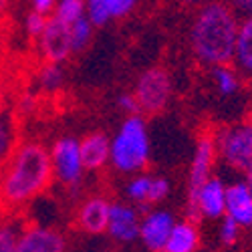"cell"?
I'll return each mask as SVG.
<instances>
[{
  "instance_id": "d6a6232c",
  "label": "cell",
  "mask_w": 252,
  "mask_h": 252,
  "mask_svg": "<svg viewBox=\"0 0 252 252\" xmlns=\"http://www.w3.org/2000/svg\"><path fill=\"white\" fill-rule=\"evenodd\" d=\"M242 178H244V182L252 188V165L248 167V170H244V172H242Z\"/></svg>"
},
{
  "instance_id": "4316f807",
  "label": "cell",
  "mask_w": 252,
  "mask_h": 252,
  "mask_svg": "<svg viewBox=\"0 0 252 252\" xmlns=\"http://www.w3.org/2000/svg\"><path fill=\"white\" fill-rule=\"evenodd\" d=\"M12 125L6 119H0V163H4L8 159V156L12 154L14 145H12Z\"/></svg>"
},
{
  "instance_id": "603a6c76",
  "label": "cell",
  "mask_w": 252,
  "mask_h": 252,
  "mask_svg": "<svg viewBox=\"0 0 252 252\" xmlns=\"http://www.w3.org/2000/svg\"><path fill=\"white\" fill-rule=\"evenodd\" d=\"M218 242L220 246L224 248H230V246H236L240 236H242V228L232 220V218H228V216H222L218 220Z\"/></svg>"
},
{
  "instance_id": "44dd1931",
  "label": "cell",
  "mask_w": 252,
  "mask_h": 252,
  "mask_svg": "<svg viewBox=\"0 0 252 252\" xmlns=\"http://www.w3.org/2000/svg\"><path fill=\"white\" fill-rule=\"evenodd\" d=\"M38 87L47 91V93H55L63 87L65 83V71H63V65H57V63H43L36 75Z\"/></svg>"
},
{
  "instance_id": "e0dca14e",
  "label": "cell",
  "mask_w": 252,
  "mask_h": 252,
  "mask_svg": "<svg viewBox=\"0 0 252 252\" xmlns=\"http://www.w3.org/2000/svg\"><path fill=\"white\" fill-rule=\"evenodd\" d=\"M232 65L236 67L242 79L252 81V16L240 18Z\"/></svg>"
},
{
  "instance_id": "d4e9b609",
  "label": "cell",
  "mask_w": 252,
  "mask_h": 252,
  "mask_svg": "<svg viewBox=\"0 0 252 252\" xmlns=\"http://www.w3.org/2000/svg\"><path fill=\"white\" fill-rule=\"evenodd\" d=\"M47 20H49V14H43V12L31 8V12L25 16V32H27V36L36 40L40 34H43V31L47 27Z\"/></svg>"
},
{
  "instance_id": "8992f818",
  "label": "cell",
  "mask_w": 252,
  "mask_h": 252,
  "mask_svg": "<svg viewBox=\"0 0 252 252\" xmlns=\"http://www.w3.org/2000/svg\"><path fill=\"white\" fill-rule=\"evenodd\" d=\"M216 159H218V150H216L214 131H202L196 137L194 154H192V159H190V167H188L186 208L192 206V202L196 200V194L204 186V182L214 176Z\"/></svg>"
},
{
  "instance_id": "f1b7e54d",
  "label": "cell",
  "mask_w": 252,
  "mask_h": 252,
  "mask_svg": "<svg viewBox=\"0 0 252 252\" xmlns=\"http://www.w3.org/2000/svg\"><path fill=\"white\" fill-rule=\"evenodd\" d=\"M117 109L121 113H125V115L139 113V105H137V99H135L133 91H125V93L117 95Z\"/></svg>"
},
{
  "instance_id": "9c48e42d",
  "label": "cell",
  "mask_w": 252,
  "mask_h": 252,
  "mask_svg": "<svg viewBox=\"0 0 252 252\" xmlns=\"http://www.w3.org/2000/svg\"><path fill=\"white\" fill-rule=\"evenodd\" d=\"M36 49H38V55L43 59V63L63 65L65 61H69L73 55L69 25H65L63 20L51 14L43 34L36 38Z\"/></svg>"
},
{
  "instance_id": "f546056e",
  "label": "cell",
  "mask_w": 252,
  "mask_h": 252,
  "mask_svg": "<svg viewBox=\"0 0 252 252\" xmlns=\"http://www.w3.org/2000/svg\"><path fill=\"white\" fill-rule=\"evenodd\" d=\"M226 2L238 14V18L252 16V0H226Z\"/></svg>"
},
{
  "instance_id": "2e32d148",
  "label": "cell",
  "mask_w": 252,
  "mask_h": 252,
  "mask_svg": "<svg viewBox=\"0 0 252 252\" xmlns=\"http://www.w3.org/2000/svg\"><path fill=\"white\" fill-rule=\"evenodd\" d=\"M202 244V232L196 220H176L170 236L165 240L163 252H198Z\"/></svg>"
},
{
  "instance_id": "d590c367",
  "label": "cell",
  "mask_w": 252,
  "mask_h": 252,
  "mask_svg": "<svg viewBox=\"0 0 252 252\" xmlns=\"http://www.w3.org/2000/svg\"><path fill=\"white\" fill-rule=\"evenodd\" d=\"M0 97H2V85H0Z\"/></svg>"
},
{
  "instance_id": "e575fe53",
  "label": "cell",
  "mask_w": 252,
  "mask_h": 252,
  "mask_svg": "<svg viewBox=\"0 0 252 252\" xmlns=\"http://www.w3.org/2000/svg\"><path fill=\"white\" fill-rule=\"evenodd\" d=\"M182 2H184V4H194V6H196V4L206 2V0H182Z\"/></svg>"
},
{
  "instance_id": "277c9868",
  "label": "cell",
  "mask_w": 252,
  "mask_h": 252,
  "mask_svg": "<svg viewBox=\"0 0 252 252\" xmlns=\"http://www.w3.org/2000/svg\"><path fill=\"white\" fill-rule=\"evenodd\" d=\"M218 159L232 172H244L252 165V119L226 123L214 131Z\"/></svg>"
},
{
  "instance_id": "7402d4cb",
  "label": "cell",
  "mask_w": 252,
  "mask_h": 252,
  "mask_svg": "<svg viewBox=\"0 0 252 252\" xmlns=\"http://www.w3.org/2000/svg\"><path fill=\"white\" fill-rule=\"evenodd\" d=\"M83 14H85V0H57V6L53 10V16L63 20L65 25L75 23Z\"/></svg>"
},
{
  "instance_id": "52a82bcc",
  "label": "cell",
  "mask_w": 252,
  "mask_h": 252,
  "mask_svg": "<svg viewBox=\"0 0 252 252\" xmlns=\"http://www.w3.org/2000/svg\"><path fill=\"white\" fill-rule=\"evenodd\" d=\"M51 161H53V172L55 180L69 188L77 190L79 184L85 178V167L81 161V150H79V139L77 137H59L53 148H51Z\"/></svg>"
},
{
  "instance_id": "6da1fadb",
  "label": "cell",
  "mask_w": 252,
  "mask_h": 252,
  "mask_svg": "<svg viewBox=\"0 0 252 252\" xmlns=\"http://www.w3.org/2000/svg\"><path fill=\"white\" fill-rule=\"evenodd\" d=\"M55 182L51 152L40 141L16 145L0 172V204L16 210L43 196Z\"/></svg>"
},
{
  "instance_id": "5b68a950",
  "label": "cell",
  "mask_w": 252,
  "mask_h": 252,
  "mask_svg": "<svg viewBox=\"0 0 252 252\" xmlns=\"http://www.w3.org/2000/svg\"><path fill=\"white\" fill-rule=\"evenodd\" d=\"M133 95L139 105V113L145 117L161 115L174 97V79L165 67L154 65L139 73L133 85Z\"/></svg>"
},
{
  "instance_id": "7a4b0ae2",
  "label": "cell",
  "mask_w": 252,
  "mask_h": 252,
  "mask_svg": "<svg viewBox=\"0 0 252 252\" xmlns=\"http://www.w3.org/2000/svg\"><path fill=\"white\" fill-rule=\"evenodd\" d=\"M240 18L226 0H206L188 29V47L202 67L230 65Z\"/></svg>"
},
{
  "instance_id": "30bf717a",
  "label": "cell",
  "mask_w": 252,
  "mask_h": 252,
  "mask_svg": "<svg viewBox=\"0 0 252 252\" xmlns=\"http://www.w3.org/2000/svg\"><path fill=\"white\" fill-rule=\"evenodd\" d=\"M16 252H69V240L53 226L29 224L18 232Z\"/></svg>"
},
{
  "instance_id": "9a60e30c",
  "label": "cell",
  "mask_w": 252,
  "mask_h": 252,
  "mask_svg": "<svg viewBox=\"0 0 252 252\" xmlns=\"http://www.w3.org/2000/svg\"><path fill=\"white\" fill-rule=\"evenodd\" d=\"M79 150L85 172H101L105 165H109L111 137L105 131H89L79 139Z\"/></svg>"
},
{
  "instance_id": "3957f363",
  "label": "cell",
  "mask_w": 252,
  "mask_h": 252,
  "mask_svg": "<svg viewBox=\"0 0 252 252\" xmlns=\"http://www.w3.org/2000/svg\"><path fill=\"white\" fill-rule=\"evenodd\" d=\"M152 158V139L145 117L141 113L125 115L111 139L109 165L117 174L133 176L143 172Z\"/></svg>"
},
{
  "instance_id": "4dcf8cb0",
  "label": "cell",
  "mask_w": 252,
  "mask_h": 252,
  "mask_svg": "<svg viewBox=\"0 0 252 252\" xmlns=\"http://www.w3.org/2000/svg\"><path fill=\"white\" fill-rule=\"evenodd\" d=\"M31 6H32V10H38V12L51 16L57 6V0H31Z\"/></svg>"
},
{
  "instance_id": "ba28073f",
  "label": "cell",
  "mask_w": 252,
  "mask_h": 252,
  "mask_svg": "<svg viewBox=\"0 0 252 252\" xmlns=\"http://www.w3.org/2000/svg\"><path fill=\"white\" fill-rule=\"evenodd\" d=\"M226 214V182L220 176H212L198 190L196 200L186 208L190 220H220Z\"/></svg>"
},
{
  "instance_id": "484cf974",
  "label": "cell",
  "mask_w": 252,
  "mask_h": 252,
  "mask_svg": "<svg viewBox=\"0 0 252 252\" xmlns=\"http://www.w3.org/2000/svg\"><path fill=\"white\" fill-rule=\"evenodd\" d=\"M18 232L20 230L12 222H2L0 224V252H16Z\"/></svg>"
},
{
  "instance_id": "8fae6325",
  "label": "cell",
  "mask_w": 252,
  "mask_h": 252,
  "mask_svg": "<svg viewBox=\"0 0 252 252\" xmlns=\"http://www.w3.org/2000/svg\"><path fill=\"white\" fill-rule=\"evenodd\" d=\"M174 224H176L174 212L165 208H150L148 212L141 214L139 242L145 246L148 252H163L165 240L170 236Z\"/></svg>"
},
{
  "instance_id": "d6986e66",
  "label": "cell",
  "mask_w": 252,
  "mask_h": 252,
  "mask_svg": "<svg viewBox=\"0 0 252 252\" xmlns=\"http://www.w3.org/2000/svg\"><path fill=\"white\" fill-rule=\"evenodd\" d=\"M212 83L214 89L220 97H234L236 93H240L242 87V77L236 71V67L230 63V65H218L212 67Z\"/></svg>"
},
{
  "instance_id": "7c38bea8",
  "label": "cell",
  "mask_w": 252,
  "mask_h": 252,
  "mask_svg": "<svg viewBox=\"0 0 252 252\" xmlns=\"http://www.w3.org/2000/svg\"><path fill=\"white\" fill-rule=\"evenodd\" d=\"M111 202L103 194H91L83 200L75 212V226L89 236H99L107 232Z\"/></svg>"
},
{
  "instance_id": "836d02e7",
  "label": "cell",
  "mask_w": 252,
  "mask_h": 252,
  "mask_svg": "<svg viewBox=\"0 0 252 252\" xmlns=\"http://www.w3.org/2000/svg\"><path fill=\"white\" fill-rule=\"evenodd\" d=\"M8 4H10V0H0V16H2V14L6 12Z\"/></svg>"
},
{
  "instance_id": "4fadbf2b",
  "label": "cell",
  "mask_w": 252,
  "mask_h": 252,
  "mask_svg": "<svg viewBox=\"0 0 252 252\" xmlns=\"http://www.w3.org/2000/svg\"><path fill=\"white\" fill-rule=\"evenodd\" d=\"M139 224L141 212L137 206H133L131 202H111L107 232L105 234H109L119 244H131L139 240Z\"/></svg>"
},
{
  "instance_id": "83f0119b",
  "label": "cell",
  "mask_w": 252,
  "mask_h": 252,
  "mask_svg": "<svg viewBox=\"0 0 252 252\" xmlns=\"http://www.w3.org/2000/svg\"><path fill=\"white\" fill-rule=\"evenodd\" d=\"M107 2H109L111 18H125L135 10L139 0H107Z\"/></svg>"
},
{
  "instance_id": "ac0fdd59",
  "label": "cell",
  "mask_w": 252,
  "mask_h": 252,
  "mask_svg": "<svg viewBox=\"0 0 252 252\" xmlns=\"http://www.w3.org/2000/svg\"><path fill=\"white\" fill-rule=\"evenodd\" d=\"M152 182H154V174L148 172H137L133 174L127 184H125V196L129 198V202L133 206L139 208V212H148L152 208L150 206V194H152Z\"/></svg>"
},
{
  "instance_id": "5bb4252c",
  "label": "cell",
  "mask_w": 252,
  "mask_h": 252,
  "mask_svg": "<svg viewBox=\"0 0 252 252\" xmlns=\"http://www.w3.org/2000/svg\"><path fill=\"white\" fill-rule=\"evenodd\" d=\"M242 230H252V188L244 178L226 184V214Z\"/></svg>"
},
{
  "instance_id": "ffe728a7",
  "label": "cell",
  "mask_w": 252,
  "mask_h": 252,
  "mask_svg": "<svg viewBox=\"0 0 252 252\" xmlns=\"http://www.w3.org/2000/svg\"><path fill=\"white\" fill-rule=\"evenodd\" d=\"M69 31H71V45H73V55H79L83 53L93 40V32H95V27L93 23L87 18V14H83L81 18H77L75 23L69 25Z\"/></svg>"
},
{
  "instance_id": "cb8c5ba5",
  "label": "cell",
  "mask_w": 252,
  "mask_h": 252,
  "mask_svg": "<svg viewBox=\"0 0 252 252\" xmlns=\"http://www.w3.org/2000/svg\"><path fill=\"white\" fill-rule=\"evenodd\" d=\"M85 14L95 29H101L111 20L109 2L107 0H85Z\"/></svg>"
},
{
  "instance_id": "1f68e13d",
  "label": "cell",
  "mask_w": 252,
  "mask_h": 252,
  "mask_svg": "<svg viewBox=\"0 0 252 252\" xmlns=\"http://www.w3.org/2000/svg\"><path fill=\"white\" fill-rule=\"evenodd\" d=\"M32 107H34V97L32 95H23L20 97V101H18V109L23 111V113H31L32 111Z\"/></svg>"
}]
</instances>
